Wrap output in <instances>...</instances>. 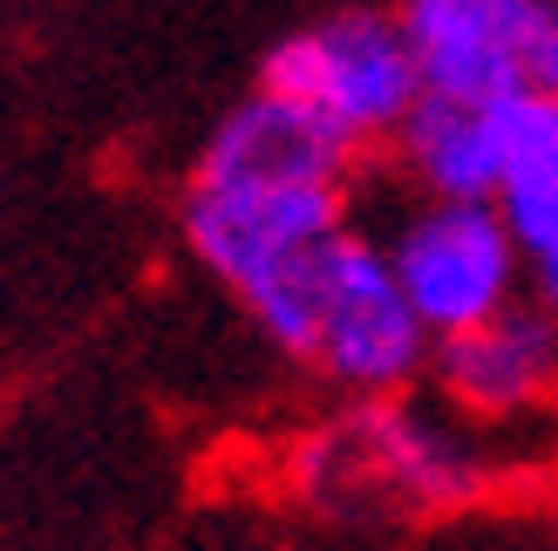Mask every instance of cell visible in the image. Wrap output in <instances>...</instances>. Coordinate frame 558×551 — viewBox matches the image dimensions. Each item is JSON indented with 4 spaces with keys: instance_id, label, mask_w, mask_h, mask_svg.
<instances>
[{
    "instance_id": "9c48e42d",
    "label": "cell",
    "mask_w": 558,
    "mask_h": 551,
    "mask_svg": "<svg viewBox=\"0 0 558 551\" xmlns=\"http://www.w3.org/2000/svg\"><path fill=\"white\" fill-rule=\"evenodd\" d=\"M497 211L518 238L524 280L558 314V102L505 109V184Z\"/></svg>"
},
{
    "instance_id": "6da1fadb",
    "label": "cell",
    "mask_w": 558,
    "mask_h": 551,
    "mask_svg": "<svg viewBox=\"0 0 558 551\" xmlns=\"http://www.w3.org/2000/svg\"><path fill=\"white\" fill-rule=\"evenodd\" d=\"M300 490L333 517L368 511H457L477 490L463 436L409 402H354L300 450Z\"/></svg>"
},
{
    "instance_id": "3957f363",
    "label": "cell",
    "mask_w": 558,
    "mask_h": 551,
    "mask_svg": "<svg viewBox=\"0 0 558 551\" xmlns=\"http://www.w3.org/2000/svg\"><path fill=\"white\" fill-rule=\"evenodd\" d=\"M423 96L470 109L558 102V0H402Z\"/></svg>"
},
{
    "instance_id": "277c9868",
    "label": "cell",
    "mask_w": 558,
    "mask_h": 551,
    "mask_svg": "<svg viewBox=\"0 0 558 551\" xmlns=\"http://www.w3.org/2000/svg\"><path fill=\"white\" fill-rule=\"evenodd\" d=\"M348 232V184H198L184 191V245L245 307Z\"/></svg>"
},
{
    "instance_id": "52a82bcc",
    "label": "cell",
    "mask_w": 558,
    "mask_h": 551,
    "mask_svg": "<svg viewBox=\"0 0 558 551\" xmlns=\"http://www.w3.org/2000/svg\"><path fill=\"white\" fill-rule=\"evenodd\" d=\"M354 144L320 117L253 89L198 150V184H348Z\"/></svg>"
},
{
    "instance_id": "5b68a950",
    "label": "cell",
    "mask_w": 558,
    "mask_h": 551,
    "mask_svg": "<svg viewBox=\"0 0 558 551\" xmlns=\"http://www.w3.org/2000/svg\"><path fill=\"white\" fill-rule=\"evenodd\" d=\"M388 259H396V280L409 293V307L423 314V327L436 341L470 334L497 314L518 307V238L505 225L497 205H442L429 198L423 211H409L396 238H388Z\"/></svg>"
},
{
    "instance_id": "ba28073f",
    "label": "cell",
    "mask_w": 558,
    "mask_h": 551,
    "mask_svg": "<svg viewBox=\"0 0 558 551\" xmlns=\"http://www.w3.org/2000/svg\"><path fill=\"white\" fill-rule=\"evenodd\" d=\"M436 381L470 416H518L558 389V320L551 307H511L470 334L436 341Z\"/></svg>"
},
{
    "instance_id": "30bf717a",
    "label": "cell",
    "mask_w": 558,
    "mask_h": 551,
    "mask_svg": "<svg viewBox=\"0 0 558 551\" xmlns=\"http://www.w3.org/2000/svg\"><path fill=\"white\" fill-rule=\"evenodd\" d=\"M396 150L429 198L497 205V184H505V109H470V102L423 96L415 117L402 123Z\"/></svg>"
},
{
    "instance_id": "7a4b0ae2",
    "label": "cell",
    "mask_w": 558,
    "mask_h": 551,
    "mask_svg": "<svg viewBox=\"0 0 558 551\" xmlns=\"http://www.w3.org/2000/svg\"><path fill=\"white\" fill-rule=\"evenodd\" d=\"M259 89L320 117L361 150L381 136H402V123L423 102V69L402 35V14L348 8L279 41L259 62Z\"/></svg>"
},
{
    "instance_id": "8992f818",
    "label": "cell",
    "mask_w": 558,
    "mask_h": 551,
    "mask_svg": "<svg viewBox=\"0 0 558 551\" xmlns=\"http://www.w3.org/2000/svg\"><path fill=\"white\" fill-rule=\"evenodd\" d=\"M429 354H436V334L423 327V314L409 307L388 245L348 232L341 253H333V272H327L314 368L327 381H341L361 402H388L423 375Z\"/></svg>"
}]
</instances>
